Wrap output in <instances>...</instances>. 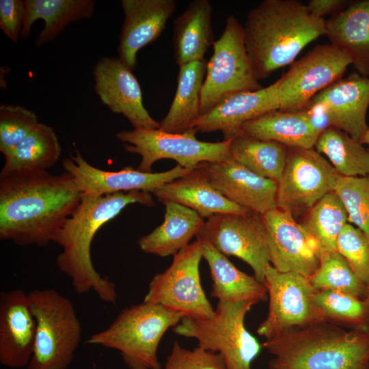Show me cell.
Listing matches in <instances>:
<instances>
[{"label": "cell", "instance_id": "obj_21", "mask_svg": "<svg viewBox=\"0 0 369 369\" xmlns=\"http://www.w3.org/2000/svg\"><path fill=\"white\" fill-rule=\"evenodd\" d=\"M124 20L118 48L119 59L133 70L137 52L157 40L176 9L174 0H122Z\"/></svg>", "mask_w": 369, "mask_h": 369}, {"label": "cell", "instance_id": "obj_7", "mask_svg": "<svg viewBox=\"0 0 369 369\" xmlns=\"http://www.w3.org/2000/svg\"><path fill=\"white\" fill-rule=\"evenodd\" d=\"M254 305L253 301H218L210 316L184 317L173 330L221 355L227 369H252V362L263 347L245 325V316Z\"/></svg>", "mask_w": 369, "mask_h": 369}, {"label": "cell", "instance_id": "obj_33", "mask_svg": "<svg viewBox=\"0 0 369 369\" xmlns=\"http://www.w3.org/2000/svg\"><path fill=\"white\" fill-rule=\"evenodd\" d=\"M344 177L369 174V149L345 132L329 127L319 135L314 147Z\"/></svg>", "mask_w": 369, "mask_h": 369}, {"label": "cell", "instance_id": "obj_25", "mask_svg": "<svg viewBox=\"0 0 369 369\" xmlns=\"http://www.w3.org/2000/svg\"><path fill=\"white\" fill-rule=\"evenodd\" d=\"M199 238L203 258L210 269L213 297L220 302L253 301L256 304L268 299L264 283L236 268L208 241Z\"/></svg>", "mask_w": 369, "mask_h": 369}, {"label": "cell", "instance_id": "obj_35", "mask_svg": "<svg viewBox=\"0 0 369 369\" xmlns=\"http://www.w3.org/2000/svg\"><path fill=\"white\" fill-rule=\"evenodd\" d=\"M313 297L325 322L369 333V301L367 299H361L331 290H316Z\"/></svg>", "mask_w": 369, "mask_h": 369}, {"label": "cell", "instance_id": "obj_3", "mask_svg": "<svg viewBox=\"0 0 369 369\" xmlns=\"http://www.w3.org/2000/svg\"><path fill=\"white\" fill-rule=\"evenodd\" d=\"M245 47L257 79L292 64L303 49L325 36L326 20L297 0H264L247 14Z\"/></svg>", "mask_w": 369, "mask_h": 369}, {"label": "cell", "instance_id": "obj_13", "mask_svg": "<svg viewBox=\"0 0 369 369\" xmlns=\"http://www.w3.org/2000/svg\"><path fill=\"white\" fill-rule=\"evenodd\" d=\"M340 175L314 148L288 147L277 182V207L295 214L308 212L326 194L334 191Z\"/></svg>", "mask_w": 369, "mask_h": 369}, {"label": "cell", "instance_id": "obj_16", "mask_svg": "<svg viewBox=\"0 0 369 369\" xmlns=\"http://www.w3.org/2000/svg\"><path fill=\"white\" fill-rule=\"evenodd\" d=\"M66 172L72 176L83 194L100 196L123 191H153L193 169L179 165L163 172H144L131 166L119 171H105L87 163L78 150L62 161Z\"/></svg>", "mask_w": 369, "mask_h": 369}, {"label": "cell", "instance_id": "obj_45", "mask_svg": "<svg viewBox=\"0 0 369 369\" xmlns=\"http://www.w3.org/2000/svg\"><path fill=\"white\" fill-rule=\"evenodd\" d=\"M366 299L369 301V286L368 287V295Z\"/></svg>", "mask_w": 369, "mask_h": 369}, {"label": "cell", "instance_id": "obj_6", "mask_svg": "<svg viewBox=\"0 0 369 369\" xmlns=\"http://www.w3.org/2000/svg\"><path fill=\"white\" fill-rule=\"evenodd\" d=\"M28 297L36 338L27 369H66L81 340V325L73 304L53 288L34 289Z\"/></svg>", "mask_w": 369, "mask_h": 369}, {"label": "cell", "instance_id": "obj_29", "mask_svg": "<svg viewBox=\"0 0 369 369\" xmlns=\"http://www.w3.org/2000/svg\"><path fill=\"white\" fill-rule=\"evenodd\" d=\"M206 66L205 59L178 66L176 93L166 115L159 122L161 130L182 133L193 127L200 115Z\"/></svg>", "mask_w": 369, "mask_h": 369}, {"label": "cell", "instance_id": "obj_43", "mask_svg": "<svg viewBox=\"0 0 369 369\" xmlns=\"http://www.w3.org/2000/svg\"><path fill=\"white\" fill-rule=\"evenodd\" d=\"M346 2L345 0H310L306 5L312 14L324 18L327 14L333 15L342 10Z\"/></svg>", "mask_w": 369, "mask_h": 369}, {"label": "cell", "instance_id": "obj_39", "mask_svg": "<svg viewBox=\"0 0 369 369\" xmlns=\"http://www.w3.org/2000/svg\"><path fill=\"white\" fill-rule=\"evenodd\" d=\"M336 250L348 262L358 280L369 286V240L359 228L348 223L338 237Z\"/></svg>", "mask_w": 369, "mask_h": 369}, {"label": "cell", "instance_id": "obj_18", "mask_svg": "<svg viewBox=\"0 0 369 369\" xmlns=\"http://www.w3.org/2000/svg\"><path fill=\"white\" fill-rule=\"evenodd\" d=\"M225 197L263 215L277 207V182L262 177L232 159L198 165Z\"/></svg>", "mask_w": 369, "mask_h": 369}, {"label": "cell", "instance_id": "obj_34", "mask_svg": "<svg viewBox=\"0 0 369 369\" xmlns=\"http://www.w3.org/2000/svg\"><path fill=\"white\" fill-rule=\"evenodd\" d=\"M348 223L343 202L331 191L306 212L300 223L316 242L321 254L336 250L338 237Z\"/></svg>", "mask_w": 369, "mask_h": 369}, {"label": "cell", "instance_id": "obj_20", "mask_svg": "<svg viewBox=\"0 0 369 369\" xmlns=\"http://www.w3.org/2000/svg\"><path fill=\"white\" fill-rule=\"evenodd\" d=\"M278 81L256 91L239 92L227 96L193 125L196 132L220 131L223 140L237 135L242 126L265 113L279 109Z\"/></svg>", "mask_w": 369, "mask_h": 369}, {"label": "cell", "instance_id": "obj_15", "mask_svg": "<svg viewBox=\"0 0 369 369\" xmlns=\"http://www.w3.org/2000/svg\"><path fill=\"white\" fill-rule=\"evenodd\" d=\"M262 216L271 265L280 272L310 277L320 264V252L316 242L287 210L276 207Z\"/></svg>", "mask_w": 369, "mask_h": 369}, {"label": "cell", "instance_id": "obj_12", "mask_svg": "<svg viewBox=\"0 0 369 369\" xmlns=\"http://www.w3.org/2000/svg\"><path fill=\"white\" fill-rule=\"evenodd\" d=\"M351 64L350 57L336 46L316 45L277 79L279 110H301L318 93L341 79Z\"/></svg>", "mask_w": 369, "mask_h": 369}, {"label": "cell", "instance_id": "obj_40", "mask_svg": "<svg viewBox=\"0 0 369 369\" xmlns=\"http://www.w3.org/2000/svg\"><path fill=\"white\" fill-rule=\"evenodd\" d=\"M161 369H227L223 358L200 346L189 349L174 341Z\"/></svg>", "mask_w": 369, "mask_h": 369}, {"label": "cell", "instance_id": "obj_5", "mask_svg": "<svg viewBox=\"0 0 369 369\" xmlns=\"http://www.w3.org/2000/svg\"><path fill=\"white\" fill-rule=\"evenodd\" d=\"M183 317L180 312L143 301L123 309L108 327L91 335L86 342L118 351L128 369H161L160 342Z\"/></svg>", "mask_w": 369, "mask_h": 369}, {"label": "cell", "instance_id": "obj_1", "mask_svg": "<svg viewBox=\"0 0 369 369\" xmlns=\"http://www.w3.org/2000/svg\"><path fill=\"white\" fill-rule=\"evenodd\" d=\"M83 193L70 174L0 175V238L21 246L54 242Z\"/></svg>", "mask_w": 369, "mask_h": 369}, {"label": "cell", "instance_id": "obj_17", "mask_svg": "<svg viewBox=\"0 0 369 369\" xmlns=\"http://www.w3.org/2000/svg\"><path fill=\"white\" fill-rule=\"evenodd\" d=\"M95 91L115 113L122 114L135 129L160 128L143 105L139 83L133 70L119 57L100 59L93 70Z\"/></svg>", "mask_w": 369, "mask_h": 369}, {"label": "cell", "instance_id": "obj_2", "mask_svg": "<svg viewBox=\"0 0 369 369\" xmlns=\"http://www.w3.org/2000/svg\"><path fill=\"white\" fill-rule=\"evenodd\" d=\"M131 204L154 205L151 193L146 191L120 192L100 196L83 194L80 203L58 231L54 242L62 250L57 256L56 264L70 279L73 290L77 294L92 290L105 302L116 301L115 284L102 277L94 266L91 245L97 231Z\"/></svg>", "mask_w": 369, "mask_h": 369}, {"label": "cell", "instance_id": "obj_10", "mask_svg": "<svg viewBox=\"0 0 369 369\" xmlns=\"http://www.w3.org/2000/svg\"><path fill=\"white\" fill-rule=\"evenodd\" d=\"M202 258V241L196 237L173 256L167 269L153 276L144 301L180 312L186 318L210 316L215 309L201 282L200 264Z\"/></svg>", "mask_w": 369, "mask_h": 369}, {"label": "cell", "instance_id": "obj_22", "mask_svg": "<svg viewBox=\"0 0 369 369\" xmlns=\"http://www.w3.org/2000/svg\"><path fill=\"white\" fill-rule=\"evenodd\" d=\"M311 100L323 102L331 127L359 141L369 128L366 115L369 107V77L358 72L342 78L314 96Z\"/></svg>", "mask_w": 369, "mask_h": 369}, {"label": "cell", "instance_id": "obj_26", "mask_svg": "<svg viewBox=\"0 0 369 369\" xmlns=\"http://www.w3.org/2000/svg\"><path fill=\"white\" fill-rule=\"evenodd\" d=\"M213 8L208 0L192 1L174 20L173 49L178 65L202 61L214 43Z\"/></svg>", "mask_w": 369, "mask_h": 369}, {"label": "cell", "instance_id": "obj_28", "mask_svg": "<svg viewBox=\"0 0 369 369\" xmlns=\"http://www.w3.org/2000/svg\"><path fill=\"white\" fill-rule=\"evenodd\" d=\"M238 134L292 148H314L319 136L302 110H273L245 123Z\"/></svg>", "mask_w": 369, "mask_h": 369}, {"label": "cell", "instance_id": "obj_30", "mask_svg": "<svg viewBox=\"0 0 369 369\" xmlns=\"http://www.w3.org/2000/svg\"><path fill=\"white\" fill-rule=\"evenodd\" d=\"M25 14L20 36L26 38L33 23L42 19L44 27L39 34L36 46H41L53 40L66 26L93 13L92 0H25Z\"/></svg>", "mask_w": 369, "mask_h": 369}, {"label": "cell", "instance_id": "obj_38", "mask_svg": "<svg viewBox=\"0 0 369 369\" xmlns=\"http://www.w3.org/2000/svg\"><path fill=\"white\" fill-rule=\"evenodd\" d=\"M37 115L20 105L0 107V152L5 156L38 125Z\"/></svg>", "mask_w": 369, "mask_h": 369}, {"label": "cell", "instance_id": "obj_11", "mask_svg": "<svg viewBox=\"0 0 369 369\" xmlns=\"http://www.w3.org/2000/svg\"><path fill=\"white\" fill-rule=\"evenodd\" d=\"M264 284L269 301V311L258 327L257 333L266 340L291 327L325 322L314 301L316 289L308 277L295 272H280L270 264Z\"/></svg>", "mask_w": 369, "mask_h": 369}, {"label": "cell", "instance_id": "obj_4", "mask_svg": "<svg viewBox=\"0 0 369 369\" xmlns=\"http://www.w3.org/2000/svg\"><path fill=\"white\" fill-rule=\"evenodd\" d=\"M268 369H369V333L320 322L266 340Z\"/></svg>", "mask_w": 369, "mask_h": 369}, {"label": "cell", "instance_id": "obj_23", "mask_svg": "<svg viewBox=\"0 0 369 369\" xmlns=\"http://www.w3.org/2000/svg\"><path fill=\"white\" fill-rule=\"evenodd\" d=\"M152 194L163 203L174 202L188 207L204 219L219 213L249 211L231 202L215 189L199 166L187 174L165 183Z\"/></svg>", "mask_w": 369, "mask_h": 369}, {"label": "cell", "instance_id": "obj_41", "mask_svg": "<svg viewBox=\"0 0 369 369\" xmlns=\"http://www.w3.org/2000/svg\"><path fill=\"white\" fill-rule=\"evenodd\" d=\"M25 14L24 1L0 0V28L14 42L21 34Z\"/></svg>", "mask_w": 369, "mask_h": 369}, {"label": "cell", "instance_id": "obj_44", "mask_svg": "<svg viewBox=\"0 0 369 369\" xmlns=\"http://www.w3.org/2000/svg\"><path fill=\"white\" fill-rule=\"evenodd\" d=\"M359 141L363 145L364 144L368 145V149H369V128L362 135V137L359 139Z\"/></svg>", "mask_w": 369, "mask_h": 369}, {"label": "cell", "instance_id": "obj_36", "mask_svg": "<svg viewBox=\"0 0 369 369\" xmlns=\"http://www.w3.org/2000/svg\"><path fill=\"white\" fill-rule=\"evenodd\" d=\"M316 290H331L365 299L368 287L361 283L345 258L337 250L320 254L316 271L308 277Z\"/></svg>", "mask_w": 369, "mask_h": 369}, {"label": "cell", "instance_id": "obj_27", "mask_svg": "<svg viewBox=\"0 0 369 369\" xmlns=\"http://www.w3.org/2000/svg\"><path fill=\"white\" fill-rule=\"evenodd\" d=\"M163 222L138 241L144 252L160 257L174 256L197 236L204 225L196 211L174 202H166Z\"/></svg>", "mask_w": 369, "mask_h": 369}, {"label": "cell", "instance_id": "obj_14", "mask_svg": "<svg viewBox=\"0 0 369 369\" xmlns=\"http://www.w3.org/2000/svg\"><path fill=\"white\" fill-rule=\"evenodd\" d=\"M208 241L226 256H234L246 262L254 276L264 283L271 264L265 224L262 215L219 213L207 219L196 236Z\"/></svg>", "mask_w": 369, "mask_h": 369}, {"label": "cell", "instance_id": "obj_31", "mask_svg": "<svg viewBox=\"0 0 369 369\" xmlns=\"http://www.w3.org/2000/svg\"><path fill=\"white\" fill-rule=\"evenodd\" d=\"M61 146L54 129L38 123L12 150L4 156L0 175L26 174L46 171L59 159Z\"/></svg>", "mask_w": 369, "mask_h": 369}, {"label": "cell", "instance_id": "obj_8", "mask_svg": "<svg viewBox=\"0 0 369 369\" xmlns=\"http://www.w3.org/2000/svg\"><path fill=\"white\" fill-rule=\"evenodd\" d=\"M213 46L201 91L200 115L230 94L262 88L245 47L243 26L234 15L227 17L224 30Z\"/></svg>", "mask_w": 369, "mask_h": 369}, {"label": "cell", "instance_id": "obj_19", "mask_svg": "<svg viewBox=\"0 0 369 369\" xmlns=\"http://www.w3.org/2000/svg\"><path fill=\"white\" fill-rule=\"evenodd\" d=\"M36 338V321L28 294L13 289L0 295V362L10 368L28 366Z\"/></svg>", "mask_w": 369, "mask_h": 369}, {"label": "cell", "instance_id": "obj_37", "mask_svg": "<svg viewBox=\"0 0 369 369\" xmlns=\"http://www.w3.org/2000/svg\"><path fill=\"white\" fill-rule=\"evenodd\" d=\"M334 191L345 206L348 223L361 230L369 240V174L340 176Z\"/></svg>", "mask_w": 369, "mask_h": 369}, {"label": "cell", "instance_id": "obj_42", "mask_svg": "<svg viewBox=\"0 0 369 369\" xmlns=\"http://www.w3.org/2000/svg\"><path fill=\"white\" fill-rule=\"evenodd\" d=\"M301 110L319 134L324 130L331 127L329 113L323 102L310 100Z\"/></svg>", "mask_w": 369, "mask_h": 369}, {"label": "cell", "instance_id": "obj_9", "mask_svg": "<svg viewBox=\"0 0 369 369\" xmlns=\"http://www.w3.org/2000/svg\"><path fill=\"white\" fill-rule=\"evenodd\" d=\"M191 128L182 133H172L161 128L122 131L116 137L124 143L126 151L138 154L141 160L137 169L152 172L153 164L164 159H173L183 168L193 169L202 163H213L230 158L231 139L219 142L197 139Z\"/></svg>", "mask_w": 369, "mask_h": 369}, {"label": "cell", "instance_id": "obj_24", "mask_svg": "<svg viewBox=\"0 0 369 369\" xmlns=\"http://www.w3.org/2000/svg\"><path fill=\"white\" fill-rule=\"evenodd\" d=\"M330 44L345 52L357 72L369 77V0L349 3L326 20Z\"/></svg>", "mask_w": 369, "mask_h": 369}, {"label": "cell", "instance_id": "obj_32", "mask_svg": "<svg viewBox=\"0 0 369 369\" xmlns=\"http://www.w3.org/2000/svg\"><path fill=\"white\" fill-rule=\"evenodd\" d=\"M230 153L233 160L277 183L284 168L288 147L274 141L238 134L231 139Z\"/></svg>", "mask_w": 369, "mask_h": 369}]
</instances>
